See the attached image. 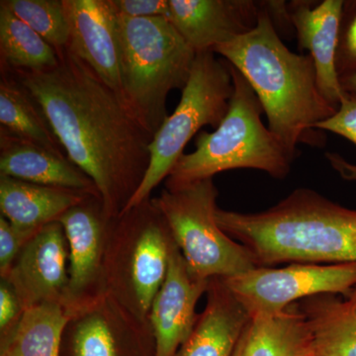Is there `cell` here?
Here are the masks:
<instances>
[{
	"mask_svg": "<svg viewBox=\"0 0 356 356\" xmlns=\"http://www.w3.org/2000/svg\"><path fill=\"white\" fill-rule=\"evenodd\" d=\"M113 220L105 212L99 195H88L58 220L69 245L64 306L70 317L105 294V252Z\"/></svg>",
	"mask_w": 356,
	"mask_h": 356,
	"instance_id": "cell-11",
	"label": "cell"
},
{
	"mask_svg": "<svg viewBox=\"0 0 356 356\" xmlns=\"http://www.w3.org/2000/svg\"><path fill=\"white\" fill-rule=\"evenodd\" d=\"M1 280L13 286L24 311L42 304L64 306L69 285V245L62 224L53 222L39 229Z\"/></svg>",
	"mask_w": 356,
	"mask_h": 356,
	"instance_id": "cell-12",
	"label": "cell"
},
{
	"mask_svg": "<svg viewBox=\"0 0 356 356\" xmlns=\"http://www.w3.org/2000/svg\"><path fill=\"white\" fill-rule=\"evenodd\" d=\"M315 128L341 136L356 147V95L344 93L336 113L320 122Z\"/></svg>",
	"mask_w": 356,
	"mask_h": 356,
	"instance_id": "cell-28",
	"label": "cell"
},
{
	"mask_svg": "<svg viewBox=\"0 0 356 356\" xmlns=\"http://www.w3.org/2000/svg\"><path fill=\"white\" fill-rule=\"evenodd\" d=\"M222 280L250 317L273 315L310 297L348 292L356 285V264L257 266Z\"/></svg>",
	"mask_w": 356,
	"mask_h": 356,
	"instance_id": "cell-9",
	"label": "cell"
},
{
	"mask_svg": "<svg viewBox=\"0 0 356 356\" xmlns=\"http://www.w3.org/2000/svg\"><path fill=\"white\" fill-rule=\"evenodd\" d=\"M310 334L297 304L250 317L232 356H308Z\"/></svg>",
	"mask_w": 356,
	"mask_h": 356,
	"instance_id": "cell-21",
	"label": "cell"
},
{
	"mask_svg": "<svg viewBox=\"0 0 356 356\" xmlns=\"http://www.w3.org/2000/svg\"><path fill=\"white\" fill-rule=\"evenodd\" d=\"M325 158L332 168L339 173V177L348 181L356 182V165L355 163L346 161L341 154L337 153H327Z\"/></svg>",
	"mask_w": 356,
	"mask_h": 356,
	"instance_id": "cell-31",
	"label": "cell"
},
{
	"mask_svg": "<svg viewBox=\"0 0 356 356\" xmlns=\"http://www.w3.org/2000/svg\"><path fill=\"white\" fill-rule=\"evenodd\" d=\"M344 0H324L312 6L308 1L287 4L288 16L300 50L309 51L317 72L318 88L334 107H339L344 91L337 74L336 58Z\"/></svg>",
	"mask_w": 356,
	"mask_h": 356,
	"instance_id": "cell-16",
	"label": "cell"
},
{
	"mask_svg": "<svg viewBox=\"0 0 356 356\" xmlns=\"http://www.w3.org/2000/svg\"><path fill=\"white\" fill-rule=\"evenodd\" d=\"M209 281L191 273L177 243H173L165 282L149 312L156 356L178 355L197 322L196 306L207 292Z\"/></svg>",
	"mask_w": 356,
	"mask_h": 356,
	"instance_id": "cell-13",
	"label": "cell"
},
{
	"mask_svg": "<svg viewBox=\"0 0 356 356\" xmlns=\"http://www.w3.org/2000/svg\"><path fill=\"white\" fill-rule=\"evenodd\" d=\"M229 70L234 93L228 113L214 132L198 134L195 151L182 154L166 178L168 188L240 168L261 170L276 179L291 172L295 156L264 125V109L247 79L233 65Z\"/></svg>",
	"mask_w": 356,
	"mask_h": 356,
	"instance_id": "cell-4",
	"label": "cell"
},
{
	"mask_svg": "<svg viewBox=\"0 0 356 356\" xmlns=\"http://www.w3.org/2000/svg\"><path fill=\"white\" fill-rule=\"evenodd\" d=\"M70 315L62 304L32 307L11 331L0 337V356H60Z\"/></svg>",
	"mask_w": 356,
	"mask_h": 356,
	"instance_id": "cell-23",
	"label": "cell"
},
{
	"mask_svg": "<svg viewBox=\"0 0 356 356\" xmlns=\"http://www.w3.org/2000/svg\"><path fill=\"white\" fill-rule=\"evenodd\" d=\"M0 175L99 195L93 180L65 156L0 129Z\"/></svg>",
	"mask_w": 356,
	"mask_h": 356,
	"instance_id": "cell-17",
	"label": "cell"
},
{
	"mask_svg": "<svg viewBox=\"0 0 356 356\" xmlns=\"http://www.w3.org/2000/svg\"><path fill=\"white\" fill-rule=\"evenodd\" d=\"M207 302L177 356H232L250 314L222 278L209 281Z\"/></svg>",
	"mask_w": 356,
	"mask_h": 356,
	"instance_id": "cell-18",
	"label": "cell"
},
{
	"mask_svg": "<svg viewBox=\"0 0 356 356\" xmlns=\"http://www.w3.org/2000/svg\"><path fill=\"white\" fill-rule=\"evenodd\" d=\"M58 55L53 69L8 72L39 103L67 158L93 180L115 219L146 177L154 136L83 60L67 49Z\"/></svg>",
	"mask_w": 356,
	"mask_h": 356,
	"instance_id": "cell-1",
	"label": "cell"
},
{
	"mask_svg": "<svg viewBox=\"0 0 356 356\" xmlns=\"http://www.w3.org/2000/svg\"><path fill=\"white\" fill-rule=\"evenodd\" d=\"M308 356H323V355H308Z\"/></svg>",
	"mask_w": 356,
	"mask_h": 356,
	"instance_id": "cell-33",
	"label": "cell"
},
{
	"mask_svg": "<svg viewBox=\"0 0 356 356\" xmlns=\"http://www.w3.org/2000/svg\"><path fill=\"white\" fill-rule=\"evenodd\" d=\"M24 310L8 281L0 283V337L11 331L19 322Z\"/></svg>",
	"mask_w": 356,
	"mask_h": 356,
	"instance_id": "cell-30",
	"label": "cell"
},
{
	"mask_svg": "<svg viewBox=\"0 0 356 356\" xmlns=\"http://www.w3.org/2000/svg\"><path fill=\"white\" fill-rule=\"evenodd\" d=\"M95 194L44 186L0 175V210L13 226L40 229L58 222L70 208Z\"/></svg>",
	"mask_w": 356,
	"mask_h": 356,
	"instance_id": "cell-20",
	"label": "cell"
},
{
	"mask_svg": "<svg viewBox=\"0 0 356 356\" xmlns=\"http://www.w3.org/2000/svg\"><path fill=\"white\" fill-rule=\"evenodd\" d=\"M0 63L11 72H41L58 64L57 51L0 2Z\"/></svg>",
	"mask_w": 356,
	"mask_h": 356,
	"instance_id": "cell-24",
	"label": "cell"
},
{
	"mask_svg": "<svg viewBox=\"0 0 356 356\" xmlns=\"http://www.w3.org/2000/svg\"><path fill=\"white\" fill-rule=\"evenodd\" d=\"M60 356H156L151 323L104 294L70 316Z\"/></svg>",
	"mask_w": 356,
	"mask_h": 356,
	"instance_id": "cell-10",
	"label": "cell"
},
{
	"mask_svg": "<svg viewBox=\"0 0 356 356\" xmlns=\"http://www.w3.org/2000/svg\"><path fill=\"white\" fill-rule=\"evenodd\" d=\"M173 243L165 218L153 198L115 218L105 252V294L139 320L149 322Z\"/></svg>",
	"mask_w": 356,
	"mask_h": 356,
	"instance_id": "cell-6",
	"label": "cell"
},
{
	"mask_svg": "<svg viewBox=\"0 0 356 356\" xmlns=\"http://www.w3.org/2000/svg\"><path fill=\"white\" fill-rule=\"evenodd\" d=\"M0 2L50 44L58 54L67 50L70 29L63 0H1Z\"/></svg>",
	"mask_w": 356,
	"mask_h": 356,
	"instance_id": "cell-25",
	"label": "cell"
},
{
	"mask_svg": "<svg viewBox=\"0 0 356 356\" xmlns=\"http://www.w3.org/2000/svg\"><path fill=\"white\" fill-rule=\"evenodd\" d=\"M247 79L266 114L268 129L296 156L300 144L323 146L316 125L336 113L318 88L310 55H299L283 43L267 1L257 26L213 50Z\"/></svg>",
	"mask_w": 356,
	"mask_h": 356,
	"instance_id": "cell-2",
	"label": "cell"
},
{
	"mask_svg": "<svg viewBox=\"0 0 356 356\" xmlns=\"http://www.w3.org/2000/svg\"><path fill=\"white\" fill-rule=\"evenodd\" d=\"M336 67L339 79L356 74V0L344 1Z\"/></svg>",
	"mask_w": 356,
	"mask_h": 356,
	"instance_id": "cell-26",
	"label": "cell"
},
{
	"mask_svg": "<svg viewBox=\"0 0 356 356\" xmlns=\"http://www.w3.org/2000/svg\"><path fill=\"white\" fill-rule=\"evenodd\" d=\"M233 93L229 63L219 60L213 51H197L181 99L149 145L151 163L146 177L123 213L151 198L152 192L168 178L201 128L219 127L228 113Z\"/></svg>",
	"mask_w": 356,
	"mask_h": 356,
	"instance_id": "cell-8",
	"label": "cell"
},
{
	"mask_svg": "<svg viewBox=\"0 0 356 356\" xmlns=\"http://www.w3.org/2000/svg\"><path fill=\"white\" fill-rule=\"evenodd\" d=\"M218 195L214 180L208 178L165 187L153 198L191 273L205 280L233 277L257 267L250 250L218 225Z\"/></svg>",
	"mask_w": 356,
	"mask_h": 356,
	"instance_id": "cell-7",
	"label": "cell"
},
{
	"mask_svg": "<svg viewBox=\"0 0 356 356\" xmlns=\"http://www.w3.org/2000/svg\"><path fill=\"white\" fill-rule=\"evenodd\" d=\"M339 83H341V88H343L344 92L356 95V74L341 77Z\"/></svg>",
	"mask_w": 356,
	"mask_h": 356,
	"instance_id": "cell-32",
	"label": "cell"
},
{
	"mask_svg": "<svg viewBox=\"0 0 356 356\" xmlns=\"http://www.w3.org/2000/svg\"><path fill=\"white\" fill-rule=\"evenodd\" d=\"M119 15L130 18H168L170 13L168 0H111Z\"/></svg>",
	"mask_w": 356,
	"mask_h": 356,
	"instance_id": "cell-29",
	"label": "cell"
},
{
	"mask_svg": "<svg viewBox=\"0 0 356 356\" xmlns=\"http://www.w3.org/2000/svg\"><path fill=\"white\" fill-rule=\"evenodd\" d=\"M70 23L67 50L122 97L118 14L111 0H63Z\"/></svg>",
	"mask_w": 356,
	"mask_h": 356,
	"instance_id": "cell-14",
	"label": "cell"
},
{
	"mask_svg": "<svg viewBox=\"0 0 356 356\" xmlns=\"http://www.w3.org/2000/svg\"><path fill=\"white\" fill-rule=\"evenodd\" d=\"M310 334L309 355L356 356V285L343 294L297 302Z\"/></svg>",
	"mask_w": 356,
	"mask_h": 356,
	"instance_id": "cell-19",
	"label": "cell"
},
{
	"mask_svg": "<svg viewBox=\"0 0 356 356\" xmlns=\"http://www.w3.org/2000/svg\"><path fill=\"white\" fill-rule=\"evenodd\" d=\"M39 229H22L0 217V276L4 277L26 243Z\"/></svg>",
	"mask_w": 356,
	"mask_h": 356,
	"instance_id": "cell-27",
	"label": "cell"
},
{
	"mask_svg": "<svg viewBox=\"0 0 356 356\" xmlns=\"http://www.w3.org/2000/svg\"><path fill=\"white\" fill-rule=\"evenodd\" d=\"M118 24L122 98L154 136L168 117V95L184 90L197 53L165 18L118 14Z\"/></svg>",
	"mask_w": 356,
	"mask_h": 356,
	"instance_id": "cell-5",
	"label": "cell"
},
{
	"mask_svg": "<svg viewBox=\"0 0 356 356\" xmlns=\"http://www.w3.org/2000/svg\"><path fill=\"white\" fill-rule=\"evenodd\" d=\"M220 228L242 243L257 266L356 264V210L313 189H295L257 213L216 210Z\"/></svg>",
	"mask_w": 356,
	"mask_h": 356,
	"instance_id": "cell-3",
	"label": "cell"
},
{
	"mask_svg": "<svg viewBox=\"0 0 356 356\" xmlns=\"http://www.w3.org/2000/svg\"><path fill=\"white\" fill-rule=\"evenodd\" d=\"M168 19L194 50L213 51L252 31L264 2L252 0H168Z\"/></svg>",
	"mask_w": 356,
	"mask_h": 356,
	"instance_id": "cell-15",
	"label": "cell"
},
{
	"mask_svg": "<svg viewBox=\"0 0 356 356\" xmlns=\"http://www.w3.org/2000/svg\"><path fill=\"white\" fill-rule=\"evenodd\" d=\"M0 70V129L67 156L39 103L10 72Z\"/></svg>",
	"mask_w": 356,
	"mask_h": 356,
	"instance_id": "cell-22",
	"label": "cell"
}]
</instances>
